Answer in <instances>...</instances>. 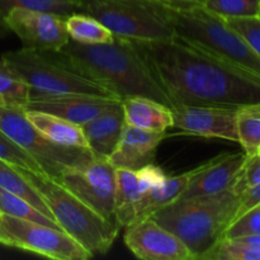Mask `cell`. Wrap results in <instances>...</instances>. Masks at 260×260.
<instances>
[{"mask_svg": "<svg viewBox=\"0 0 260 260\" xmlns=\"http://www.w3.org/2000/svg\"><path fill=\"white\" fill-rule=\"evenodd\" d=\"M131 41L168 95L172 108L213 106L239 109L260 103V76L178 36L168 40Z\"/></svg>", "mask_w": 260, "mask_h": 260, "instance_id": "6da1fadb", "label": "cell"}, {"mask_svg": "<svg viewBox=\"0 0 260 260\" xmlns=\"http://www.w3.org/2000/svg\"><path fill=\"white\" fill-rule=\"evenodd\" d=\"M71 70L101 84L118 99L147 96L172 108L134 42L114 36L109 43L84 45L69 40L58 51H46Z\"/></svg>", "mask_w": 260, "mask_h": 260, "instance_id": "7a4b0ae2", "label": "cell"}, {"mask_svg": "<svg viewBox=\"0 0 260 260\" xmlns=\"http://www.w3.org/2000/svg\"><path fill=\"white\" fill-rule=\"evenodd\" d=\"M239 205L240 196L230 188L217 194L177 200L150 217L179 238L197 260L223 238Z\"/></svg>", "mask_w": 260, "mask_h": 260, "instance_id": "3957f363", "label": "cell"}, {"mask_svg": "<svg viewBox=\"0 0 260 260\" xmlns=\"http://www.w3.org/2000/svg\"><path fill=\"white\" fill-rule=\"evenodd\" d=\"M162 4L175 36L260 76V57L223 18L211 13L202 4Z\"/></svg>", "mask_w": 260, "mask_h": 260, "instance_id": "277c9868", "label": "cell"}, {"mask_svg": "<svg viewBox=\"0 0 260 260\" xmlns=\"http://www.w3.org/2000/svg\"><path fill=\"white\" fill-rule=\"evenodd\" d=\"M17 169L42 197L58 226L84 246L91 256L106 254L111 249L121 229L119 226L104 220L60 182L45 173L27 168Z\"/></svg>", "mask_w": 260, "mask_h": 260, "instance_id": "5b68a950", "label": "cell"}, {"mask_svg": "<svg viewBox=\"0 0 260 260\" xmlns=\"http://www.w3.org/2000/svg\"><path fill=\"white\" fill-rule=\"evenodd\" d=\"M2 60L20 80L29 86L30 94H86L117 98L101 84L69 69L46 51L23 47L3 53Z\"/></svg>", "mask_w": 260, "mask_h": 260, "instance_id": "8992f818", "label": "cell"}, {"mask_svg": "<svg viewBox=\"0 0 260 260\" xmlns=\"http://www.w3.org/2000/svg\"><path fill=\"white\" fill-rule=\"evenodd\" d=\"M79 12L103 23L114 36L134 41L174 37V29L157 0H78Z\"/></svg>", "mask_w": 260, "mask_h": 260, "instance_id": "52a82bcc", "label": "cell"}, {"mask_svg": "<svg viewBox=\"0 0 260 260\" xmlns=\"http://www.w3.org/2000/svg\"><path fill=\"white\" fill-rule=\"evenodd\" d=\"M0 129L37 162L41 172L57 182L65 170L84 167L95 157L90 149L51 141L28 121L24 108L19 107L0 106Z\"/></svg>", "mask_w": 260, "mask_h": 260, "instance_id": "ba28073f", "label": "cell"}, {"mask_svg": "<svg viewBox=\"0 0 260 260\" xmlns=\"http://www.w3.org/2000/svg\"><path fill=\"white\" fill-rule=\"evenodd\" d=\"M0 244L55 260H86L91 254L62 229L0 213Z\"/></svg>", "mask_w": 260, "mask_h": 260, "instance_id": "9c48e42d", "label": "cell"}, {"mask_svg": "<svg viewBox=\"0 0 260 260\" xmlns=\"http://www.w3.org/2000/svg\"><path fill=\"white\" fill-rule=\"evenodd\" d=\"M60 183L104 220L119 226L114 210L116 168L108 159L94 157L84 167L65 170Z\"/></svg>", "mask_w": 260, "mask_h": 260, "instance_id": "30bf717a", "label": "cell"}, {"mask_svg": "<svg viewBox=\"0 0 260 260\" xmlns=\"http://www.w3.org/2000/svg\"><path fill=\"white\" fill-rule=\"evenodd\" d=\"M66 17L42 10L14 8L5 18V25L18 36L23 47L37 51H58L69 42Z\"/></svg>", "mask_w": 260, "mask_h": 260, "instance_id": "8fae6325", "label": "cell"}, {"mask_svg": "<svg viewBox=\"0 0 260 260\" xmlns=\"http://www.w3.org/2000/svg\"><path fill=\"white\" fill-rule=\"evenodd\" d=\"M124 229V244L139 259L194 260L185 244L154 218L134 221Z\"/></svg>", "mask_w": 260, "mask_h": 260, "instance_id": "7c38bea8", "label": "cell"}, {"mask_svg": "<svg viewBox=\"0 0 260 260\" xmlns=\"http://www.w3.org/2000/svg\"><path fill=\"white\" fill-rule=\"evenodd\" d=\"M173 109V127L183 134L206 139L239 142L238 108L213 106H180Z\"/></svg>", "mask_w": 260, "mask_h": 260, "instance_id": "4fadbf2b", "label": "cell"}, {"mask_svg": "<svg viewBox=\"0 0 260 260\" xmlns=\"http://www.w3.org/2000/svg\"><path fill=\"white\" fill-rule=\"evenodd\" d=\"M245 152H225L192 169L188 184L179 200L225 192L234 187L245 162Z\"/></svg>", "mask_w": 260, "mask_h": 260, "instance_id": "5bb4252c", "label": "cell"}, {"mask_svg": "<svg viewBox=\"0 0 260 260\" xmlns=\"http://www.w3.org/2000/svg\"><path fill=\"white\" fill-rule=\"evenodd\" d=\"M121 103L113 96L69 94V95H43L30 94L25 111H41L65 118L73 123L83 126L103 112Z\"/></svg>", "mask_w": 260, "mask_h": 260, "instance_id": "9a60e30c", "label": "cell"}, {"mask_svg": "<svg viewBox=\"0 0 260 260\" xmlns=\"http://www.w3.org/2000/svg\"><path fill=\"white\" fill-rule=\"evenodd\" d=\"M167 174L160 167L146 165L139 170L116 169V210L117 222L121 228L135 221V207L142 196L165 179Z\"/></svg>", "mask_w": 260, "mask_h": 260, "instance_id": "2e32d148", "label": "cell"}, {"mask_svg": "<svg viewBox=\"0 0 260 260\" xmlns=\"http://www.w3.org/2000/svg\"><path fill=\"white\" fill-rule=\"evenodd\" d=\"M164 139L165 134L126 124L116 149L108 156V161L116 169H141L155 161L157 147Z\"/></svg>", "mask_w": 260, "mask_h": 260, "instance_id": "e0dca14e", "label": "cell"}, {"mask_svg": "<svg viewBox=\"0 0 260 260\" xmlns=\"http://www.w3.org/2000/svg\"><path fill=\"white\" fill-rule=\"evenodd\" d=\"M124 121L122 103L103 112L81 126L88 147L95 157L108 159L123 134Z\"/></svg>", "mask_w": 260, "mask_h": 260, "instance_id": "ac0fdd59", "label": "cell"}, {"mask_svg": "<svg viewBox=\"0 0 260 260\" xmlns=\"http://www.w3.org/2000/svg\"><path fill=\"white\" fill-rule=\"evenodd\" d=\"M126 124L165 134L173 127V109L147 96H128L121 101Z\"/></svg>", "mask_w": 260, "mask_h": 260, "instance_id": "d6986e66", "label": "cell"}, {"mask_svg": "<svg viewBox=\"0 0 260 260\" xmlns=\"http://www.w3.org/2000/svg\"><path fill=\"white\" fill-rule=\"evenodd\" d=\"M25 111V109H24ZM28 121L38 129L42 135L63 146L71 147H85L89 149L88 142L81 126L73 123L65 118L55 116V114L46 113L41 111H25Z\"/></svg>", "mask_w": 260, "mask_h": 260, "instance_id": "ffe728a7", "label": "cell"}, {"mask_svg": "<svg viewBox=\"0 0 260 260\" xmlns=\"http://www.w3.org/2000/svg\"><path fill=\"white\" fill-rule=\"evenodd\" d=\"M192 170L172 177H165L161 183L150 188L135 207V221L150 217L160 208L179 200L188 184Z\"/></svg>", "mask_w": 260, "mask_h": 260, "instance_id": "44dd1931", "label": "cell"}, {"mask_svg": "<svg viewBox=\"0 0 260 260\" xmlns=\"http://www.w3.org/2000/svg\"><path fill=\"white\" fill-rule=\"evenodd\" d=\"M66 30L70 40L84 45H99L113 41L114 35L91 15L85 13H73L66 17Z\"/></svg>", "mask_w": 260, "mask_h": 260, "instance_id": "7402d4cb", "label": "cell"}, {"mask_svg": "<svg viewBox=\"0 0 260 260\" xmlns=\"http://www.w3.org/2000/svg\"><path fill=\"white\" fill-rule=\"evenodd\" d=\"M0 187L8 192L13 193V194L19 196L20 198L29 202L33 207L37 208L43 215L55 220L51 211L46 206L45 201L38 194L37 190L32 187V184L18 172L14 165L8 164L3 160H0Z\"/></svg>", "mask_w": 260, "mask_h": 260, "instance_id": "603a6c76", "label": "cell"}, {"mask_svg": "<svg viewBox=\"0 0 260 260\" xmlns=\"http://www.w3.org/2000/svg\"><path fill=\"white\" fill-rule=\"evenodd\" d=\"M14 8L42 10L69 17L73 13H79L78 0H0V38L5 37L9 29L5 25V18Z\"/></svg>", "mask_w": 260, "mask_h": 260, "instance_id": "cb8c5ba5", "label": "cell"}, {"mask_svg": "<svg viewBox=\"0 0 260 260\" xmlns=\"http://www.w3.org/2000/svg\"><path fill=\"white\" fill-rule=\"evenodd\" d=\"M239 144L248 156L258 154L260 149V103L241 107L236 116Z\"/></svg>", "mask_w": 260, "mask_h": 260, "instance_id": "d4e9b609", "label": "cell"}, {"mask_svg": "<svg viewBox=\"0 0 260 260\" xmlns=\"http://www.w3.org/2000/svg\"><path fill=\"white\" fill-rule=\"evenodd\" d=\"M201 260H260V245L239 238H222Z\"/></svg>", "mask_w": 260, "mask_h": 260, "instance_id": "484cf974", "label": "cell"}, {"mask_svg": "<svg viewBox=\"0 0 260 260\" xmlns=\"http://www.w3.org/2000/svg\"><path fill=\"white\" fill-rule=\"evenodd\" d=\"M0 213L13 216V217L24 218V220L36 221V222L45 223V225L52 226V228L61 229L55 220L48 216L43 215L42 212L33 207L29 202L20 198L19 196L13 194L8 190L0 187Z\"/></svg>", "mask_w": 260, "mask_h": 260, "instance_id": "4316f807", "label": "cell"}, {"mask_svg": "<svg viewBox=\"0 0 260 260\" xmlns=\"http://www.w3.org/2000/svg\"><path fill=\"white\" fill-rule=\"evenodd\" d=\"M0 96L5 106L25 108L30 96V89L20 80L0 58Z\"/></svg>", "mask_w": 260, "mask_h": 260, "instance_id": "83f0119b", "label": "cell"}, {"mask_svg": "<svg viewBox=\"0 0 260 260\" xmlns=\"http://www.w3.org/2000/svg\"><path fill=\"white\" fill-rule=\"evenodd\" d=\"M201 4L221 18L256 17L260 13V0H202Z\"/></svg>", "mask_w": 260, "mask_h": 260, "instance_id": "f1b7e54d", "label": "cell"}, {"mask_svg": "<svg viewBox=\"0 0 260 260\" xmlns=\"http://www.w3.org/2000/svg\"><path fill=\"white\" fill-rule=\"evenodd\" d=\"M0 160L17 168H27L35 172H41V168L38 167L37 162L2 129H0Z\"/></svg>", "mask_w": 260, "mask_h": 260, "instance_id": "f546056e", "label": "cell"}, {"mask_svg": "<svg viewBox=\"0 0 260 260\" xmlns=\"http://www.w3.org/2000/svg\"><path fill=\"white\" fill-rule=\"evenodd\" d=\"M260 235V203L236 217L225 231L223 238Z\"/></svg>", "mask_w": 260, "mask_h": 260, "instance_id": "4dcf8cb0", "label": "cell"}, {"mask_svg": "<svg viewBox=\"0 0 260 260\" xmlns=\"http://www.w3.org/2000/svg\"><path fill=\"white\" fill-rule=\"evenodd\" d=\"M225 19V18H223ZM226 23L244 38L249 47L260 57V17L226 18Z\"/></svg>", "mask_w": 260, "mask_h": 260, "instance_id": "1f68e13d", "label": "cell"}, {"mask_svg": "<svg viewBox=\"0 0 260 260\" xmlns=\"http://www.w3.org/2000/svg\"><path fill=\"white\" fill-rule=\"evenodd\" d=\"M260 183V156L258 154L246 157L240 173H239L233 190L240 196L249 188Z\"/></svg>", "mask_w": 260, "mask_h": 260, "instance_id": "d6a6232c", "label": "cell"}, {"mask_svg": "<svg viewBox=\"0 0 260 260\" xmlns=\"http://www.w3.org/2000/svg\"><path fill=\"white\" fill-rule=\"evenodd\" d=\"M260 203V183L259 184L254 185V187L249 188L245 192L240 194V205H239V210L236 212V217H239L240 215H243L244 212H246L248 210H250L251 207H254L255 205Z\"/></svg>", "mask_w": 260, "mask_h": 260, "instance_id": "836d02e7", "label": "cell"}, {"mask_svg": "<svg viewBox=\"0 0 260 260\" xmlns=\"http://www.w3.org/2000/svg\"><path fill=\"white\" fill-rule=\"evenodd\" d=\"M157 2L167 3V4H182V3H190V4H201L202 0H157Z\"/></svg>", "mask_w": 260, "mask_h": 260, "instance_id": "e575fe53", "label": "cell"}, {"mask_svg": "<svg viewBox=\"0 0 260 260\" xmlns=\"http://www.w3.org/2000/svg\"><path fill=\"white\" fill-rule=\"evenodd\" d=\"M0 106H5V102H4V99L2 98V96H0Z\"/></svg>", "mask_w": 260, "mask_h": 260, "instance_id": "d590c367", "label": "cell"}, {"mask_svg": "<svg viewBox=\"0 0 260 260\" xmlns=\"http://www.w3.org/2000/svg\"><path fill=\"white\" fill-rule=\"evenodd\" d=\"M258 155L260 156V149H259V151H258Z\"/></svg>", "mask_w": 260, "mask_h": 260, "instance_id": "8d00e7d4", "label": "cell"}, {"mask_svg": "<svg viewBox=\"0 0 260 260\" xmlns=\"http://www.w3.org/2000/svg\"><path fill=\"white\" fill-rule=\"evenodd\" d=\"M259 17H260V13H259Z\"/></svg>", "mask_w": 260, "mask_h": 260, "instance_id": "74e56055", "label": "cell"}]
</instances>
